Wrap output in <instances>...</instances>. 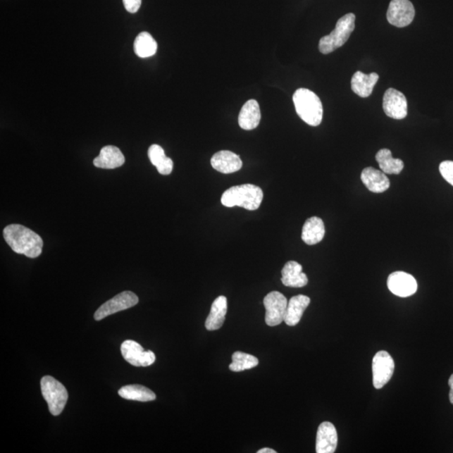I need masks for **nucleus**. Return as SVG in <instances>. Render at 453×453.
I'll return each instance as SVG.
<instances>
[{"mask_svg":"<svg viewBox=\"0 0 453 453\" xmlns=\"http://www.w3.org/2000/svg\"><path fill=\"white\" fill-rule=\"evenodd\" d=\"M148 156L160 174L167 175L173 173V161L166 156L163 148L160 145L152 144L148 149Z\"/></svg>","mask_w":453,"mask_h":453,"instance_id":"obj_23","label":"nucleus"},{"mask_svg":"<svg viewBox=\"0 0 453 453\" xmlns=\"http://www.w3.org/2000/svg\"><path fill=\"white\" fill-rule=\"evenodd\" d=\"M387 285L391 292L399 297H409L417 292V283L408 273L397 271L390 274Z\"/></svg>","mask_w":453,"mask_h":453,"instance_id":"obj_12","label":"nucleus"},{"mask_svg":"<svg viewBox=\"0 0 453 453\" xmlns=\"http://www.w3.org/2000/svg\"><path fill=\"white\" fill-rule=\"evenodd\" d=\"M266 307V323L268 326H278L284 322L288 301L287 297L279 292H272L263 299Z\"/></svg>","mask_w":453,"mask_h":453,"instance_id":"obj_7","label":"nucleus"},{"mask_svg":"<svg viewBox=\"0 0 453 453\" xmlns=\"http://www.w3.org/2000/svg\"><path fill=\"white\" fill-rule=\"evenodd\" d=\"M281 283L287 287L302 288L309 283V278L305 273L302 272V265L296 261L285 263L281 271Z\"/></svg>","mask_w":453,"mask_h":453,"instance_id":"obj_15","label":"nucleus"},{"mask_svg":"<svg viewBox=\"0 0 453 453\" xmlns=\"http://www.w3.org/2000/svg\"><path fill=\"white\" fill-rule=\"evenodd\" d=\"M356 16L349 13L337 20L336 27L319 42L321 54L327 55L345 45L355 29Z\"/></svg>","mask_w":453,"mask_h":453,"instance_id":"obj_4","label":"nucleus"},{"mask_svg":"<svg viewBox=\"0 0 453 453\" xmlns=\"http://www.w3.org/2000/svg\"><path fill=\"white\" fill-rule=\"evenodd\" d=\"M134 51L140 58L153 56L157 51L156 39L148 32L139 34L134 43Z\"/></svg>","mask_w":453,"mask_h":453,"instance_id":"obj_26","label":"nucleus"},{"mask_svg":"<svg viewBox=\"0 0 453 453\" xmlns=\"http://www.w3.org/2000/svg\"><path fill=\"white\" fill-rule=\"evenodd\" d=\"M121 353L126 361L135 367L151 366L156 361V355L152 351L144 350L138 342L132 340L123 342Z\"/></svg>","mask_w":453,"mask_h":453,"instance_id":"obj_10","label":"nucleus"},{"mask_svg":"<svg viewBox=\"0 0 453 453\" xmlns=\"http://www.w3.org/2000/svg\"><path fill=\"white\" fill-rule=\"evenodd\" d=\"M139 298L134 292H124L117 294L111 300L105 302L96 311L94 318L101 321L116 312L125 311L137 305Z\"/></svg>","mask_w":453,"mask_h":453,"instance_id":"obj_8","label":"nucleus"},{"mask_svg":"<svg viewBox=\"0 0 453 453\" xmlns=\"http://www.w3.org/2000/svg\"><path fill=\"white\" fill-rule=\"evenodd\" d=\"M415 15V8L410 0H391L387 11V20L390 25L403 28L411 24Z\"/></svg>","mask_w":453,"mask_h":453,"instance_id":"obj_9","label":"nucleus"},{"mask_svg":"<svg viewBox=\"0 0 453 453\" xmlns=\"http://www.w3.org/2000/svg\"><path fill=\"white\" fill-rule=\"evenodd\" d=\"M3 234L13 252L32 259L41 255L43 248L42 237L30 228L20 224H11L4 228Z\"/></svg>","mask_w":453,"mask_h":453,"instance_id":"obj_1","label":"nucleus"},{"mask_svg":"<svg viewBox=\"0 0 453 453\" xmlns=\"http://www.w3.org/2000/svg\"><path fill=\"white\" fill-rule=\"evenodd\" d=\"M379 75L376 73L364 74L357 72L354 74L351 80L352 90L361 98H368L372 94L373 87L379 80Z\"/></svg>","mask_w":453,"mask_h":453,"instance_id":"obj_20","label":"nucleus"},{"mask_svg":"<svg viewBox=\"0 0 453 453\" xmlns=\"http://www.w3.org/2000/svg\"><path fill=\"white\" fill-rule=\"evenodd\" d=\"M310 302L311 299L304 294H298V296L290 298L284 322L290 327L296 326L300 323L303 314L310 305Z\"/></svg>","mask_w":453,"mask_h":453,"instance_id":"obj_18","label":"nucleus"},{"mask_svg":"<svg viewBox=\"0 0 453 453\" xmlns=\"http://www.w3.org/2000/svg\"><path fill=\"white\" fill-rule=\"evenodd\" d=\"M293 102L298 116L307 125H321L323 117V107L315 92L306 89H299L294 92Z\"/></svg>","mask_w":453,"mask_h":453,"instance_id":"obj_3","label":"nucleus"},{"mask_svg":"<svg viewBox=\"0 0 453 453\" xmlns=\"http://www.w3.org/2000/svg\"><path fill=\"white\" fill-rule=\"evenodd\" d=\"M439 170L442 178L453 187V161H446L442 162L440 164Z\"/></svg>","mask_w":453,"mask_h":453,"instance_id":"obj_28","label":"nucleus"},{"mask_svg":"<svg viewBox=\"0 0 453 453\" xmlns=\"http://www.w3.org/2000/svg\"><path fill=\"white\" fill-rule=\"evenodd\" d=\"M41 387L43 397L46 400L50 412L54 416H59L67 404L68 390L61 383L51 376H44Z\"/></svg>","mask_w":453,"mask_h":453,"instance_id":"obj_5","label":"nucleus"},{"mask_svg":"<svg viewBox=\"0 0 453 453\" xmlns=\"http://www.w3.org/2000/svg\"><path fill=\"white\" fill-rule=\"evenodd\" d=\"M123 2H124L126 11L135 14L142 6V0H123Z\"/></svg>","mask_w":453,"mask_h":453,"instance_id":"obj_29","label":"nucleus"},{"mask_svg":"<svg viewBox=\"0 0 453 453\" xmlns=\"http://www.w3.org/2000/svg\"><path fill=\"white\" fill-rule=\"evenodd\" d=\"M118 395L122 398L136 400V402H148L156 399V395L151 390L143 385H130L122 387L118 390Z\"/></svg>","mask_w":453,"mask_h":453,"instance_id":"obj_25","label":"nucleus"},{"mask_svg":"<svg viewBox=\"0 0 453 453\" xmlns=\"http://www.w3.org/2000/svg\"><path fill=\"white\" fill-rule=\"evenodd\" d=\"M125 158L120 149L113 145H107L101 149L99 156L94 160L98 168L116 169L125 164Z\"/></svg>","mask_w":453,"mask_h":453,"instance_id":"obj_16","label":"nucleus"},{"mask_svg":"<svg viewBox=\"0 0 453 453\" xmlns=\"http://www.w3.org/2000/svg\"><path fill=\"white\" fill-rule=\"evenodd\" d=\"M372 371L373 387L382 389L392 378L395 371V361L388 352H378L373 359Z\"/></svg>","mask_w":453,"mask_h":453,"instance_id":"obj_6","label":"nucleus"},{"mask_svg":"<svg viewBox=\"0 0 453 453\" xmlns=\"http://www.w3.org/2000/svg\"><path fill=\"white\" fill-rule=\"evenodd\" d=\"M258 453H276V451L271 449V448H262V449L259 450Z\"/></svg>","mask_w":453,"mask_h":453,"instance_id":"obj_31","label":"nucleus"},{"mask_svg":"<svg viewBox=\"0 0 453 453\" xmlns=\"http://www.w3.org/2000/svg\"><path fill=\"white\" fill-rule=\"evenodd\" d=\"M232 362L230 365L231 371L240 372L258 366L259 359L253 355L235 352L232 356Z\"/></svg>","mask_w":453,"mask_h":453,"instance_id":"obj_27","label":"nucleus"},{"mask_svg":"<svg viewBox=\"0 0 453 453\" xmlns=\"http://www.w3.org/2000/svg\"><path fill=\"white\" fill-rule=\"evenodd\" d=\"M448 385L450 386L449 399L450 402L453 404V373L450 376L449 380H448Z\"/></svg>","mask_w":453,"mask_h":453,"instance_id":"obj_30","label":"nucleus"},{"mask_svg":"<svg viewBox=\"0 0 453 453\" xmlns=\"http://www.w3.org/2000/svg\"><path fill=\"white\" fill-rule=\"evenodd\" d=\"M325 236V225L322 219L311 217L306 220L302 228V239L309 245L320 243Z\"/></svg>","mask_w":453,"mask_h":453,"instance_id":"obj_22","label":"nucleus"},{"mask_svg":"<svg viewBox=\"0 0 453 453\" xmlns=\"http://www.w3.org/2000/svg\"><path fill=\"white\" fill-rule=\"evenodd\" d=\"M261 120V108L256 100L250 99L242 107L239 116V125L244 130L256 129Z\"/></svg>","mask_w":453,"mask_h":453,"instance_id":"obj_19","label":"nucleus"},{"mask_svg":"<svg viewBox=\"0 0 453 453\" xmlns=\"http://www.w3.org/2000/svg\"><path fill=\"white\" fill-rule=\"evenodd\" d=\"M228 311V301L224 296L215 299L211 307L210 314L206 320L205 327L209 331L221 328L225 321Z\"/></svg>","mask_w":453,"mask_h":453,"instance_id":"obj_21","label":"nucleus"},{"mask_svg":"<svg viewBox=\"0 0 453 453\" xmlns=\"http://www.w3.org/2000/svg\"><path fill=\"white\" fill-rule=\"evenodd\" d=\"M211 165L219 173L231 174L239 171L243 166V162L237 154L230 151H221L214 154L211 159Z\"/></svg>","mask_w":453,"mask_h":453,"instance_id":"obj_14","label":"nucleus"},{"mask_svg":"<svg viewBox=\"0 0 453 453\" xmlns=\"http://www.w3.org/2000/svg\"><path fill=\"white\" fill-rule=\"evenodd\" d=\"M362 182L369 191L373 193H382L390 188V182L385 173L379 170L367 167L361 173Z\"/></svg>","mask_w":453,"mask_h":453,"instance_id":"obj_17","label":"nucleus"},{"mask_svg":"<svg viewBox=\"0 0 453 453\" xmlns=\"http://www.w3.org/2000/svg\"><path fill=\"white\" fill-rule=\"evenodd\" d=\"M337 446V433L331 422L324 421L319 426L316 433V452L318 453L335 452Z\"/></svg>","mask_w":453,"mask_h":453,"instance_id":"obj_13","label":"nucleus"},{"mask_svg":"<svg viewBox=\"0 0 453 453\" xmlns=\"http://www.w3.org/2000/svg\"><path fill=\"white\" fill-rule=\"evenodd\" d=\"M376 159L379 163L380 170L385 174L398 175L404 169V162L393 158L392 153L389 149H382L378 151Z\"/></svg>","mask_w":453,"mask_h":453,"instance_id":"obj_24","label":"nucleus"},{"mask_svg":"<svg viewBox=\"0 0 453 453\" xmlns=\"http://www.w3.org/2000/svg\"><path fill=\"white\" fill-rule=\"evenodd\" d=\"M383 108L387 116L394 120H403L408 113L406 96L395 89L386 90L383 99Z\"/></svg>","mask_w":453,"mask_h":453,"instance_id":"obj_11","label":"nucleus"},{"mask_svg":"<svg viewBox=\"0 0 453 453\" xmlns=\"http://www.w3.org/2000/svg\"><path fill=\"white\" fill-rule=\"evenodd\" d=\"M263 193L262 189L252 184L232 187L223 192L221 202L227 208L240 206L249 211L257 210L261 205Z\"/></svg>","mask_w":453,"mask_h":453,"instance_id":"obj_2","label":"nucleus"}]
</instances>
